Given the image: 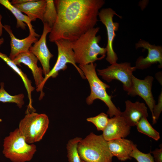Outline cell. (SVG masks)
<instances>
[{
  "label": "cell",
  "mask_w": 162,
  "mask_h": 162,
  "mask_svg": "<svg viewBox=\"0 0 162 162\" xmlns=\"http://www.w3.org/2000/svg\"><path fill=\"white\" fill-rule=\"evenodd\" d=\"M56 21L49 36V41L64 39L73 42L90 29L98 21L104 0H56Z\"/></svg>",
  "instance_id": "cell-1"
},
{
  "label": "cell",
  "mask_w": 162,
  "mask_h": 162,
  "mask_svg": "<svg viewBox=\"0 0 162 162\" xmlns=\"http://www.w3.org/2000/svg\"><path fill=\"white\" fill-rule=\"evenodd\" d=\"M99 29L98 27L93 28L72 42V47L76 63L80 65H86L105 57L106 49L99 45L101 37L96 36Z\"/></svg>",
  "instance_id": "cell-2"
},
{
  "label": "cell",
  "mask_w": 162,
  "mask_h": 162,
  "mask_svg": "<svg viewBox=\"0 0 162 162\" xmlns=\"http://www.w3.org/2000/svg\"><path fill=\"white\" fill-rule=\"evenodd\" d=\"M96 64L91 63L85 65H79V67L83 72L89 85L90 88V95L86 99V102L88 105L92 104L96 99H99L107 106V112L111 118L121 116V112L112 101V97L107 94L106 89L110 87L109 85L103 82L97 75L96 68Z\"/></svg>",
  "instance_id": "cell-3"
},
{
  "label": "cell",
  "mask_w": 162,
  "mask_h": 162,
  "mask_svg": "<svg viewBox=\"0 0 162 162\" xmlns=\"http://www.w3.org/2000/svg\"><path fill=\"white\" fill-rule=\"evenodd\" d=\"M77 149L81 159L86 162L112 161L113 156L102 135L91 133L79 142Z\"/></svg>",
  "instance_id": "cell-4"
},
{
  "label": "cell",
  "mask_w": 162,
  "mask_h": 162,
  "mask_svg": "<svg viewBox=\"0 0 162 162\" xmlns=\"http://www.w3.org/2000/svg\"><path fill=\"white\" fill-rule=\"evenodd\" d=\"M3 146L4 156L13 162L30 161L37 151L36 146L27 143L18 128L4 138Z\"/></svg>",
  "instance_id": "cell-5"
},
{
  "label": "cell",
  "mask_w": 162,
  "mask_h": 162,
  "mask_svg": "<svg viewBox=\"0 0 162 162\" xmlns=\"http://www.w3.org/2000/svg\"><path fill=\"white\" fill-rule=\"evenodd\" d=\"M49 118L45 114H38L35 112H26L20 121L18 128L29 144L40 141L48 128Z\"/></svg>",
  "instance_id": "cell-6"
},
{
  "label": "cell",
  "mask_w": 162,
  "mask_h": 162,
  "mask_svg": "<svg viewBox=\"0 0 162 162\" xmlns=\"http://www.w3.org/2000/svg\"><path fill=\"white\" fill-rule=\"evenodd\" d=\"M54 42L58 49L57 59L52 69L44 77L40 88V93L39 98V100H41L44 96L43 88L47 80L51 77L52 78L56 77L58 75L59 71L66 70L67 67V63H70L72 64L77 70L82 78L86 79L83 72L76 64L74 52L72 47V42L62 39L56 40Z\"/></svg>",
  "instance_id": "cell-7"
},
{
  "label": "cell",
  "mask_w": 162,
  "mask_h": 162,
  "mask_svg": "<svg viewBox=\"0 0 162 162\" xmlns=\"http://www.w3.org/2000/svg\"><path fill=\"white\" fill-rule=\"evenodd\" d=\"M135 67L131 66L130 63L116 62L111 64L107 68L97 69L98 74L107 82L117 80L123 84L124 90L128 92L132 86L133 73L136 70Z\"/></svg>",
  "instance_id": "cell-8"
},
{
  "label": "cell",
  "mask_w": 162,
  "mask_h": 162,
  "mask_svg": "<svg viewBox=\"0 0 162 162\" xmlns=\"http://www.w3.org/2000/svg\"><path fill=\"white\" fill-rule=\"evenodd\" d=\"M114 15L120 18L122 17L110 8L101 9L98 15L100 21L106 28L107 41L106 47L107 55L106 59L111 64L116 62L118 59L117 55L114 50L113 44L116 36L115 32L118 30L119 24L118 22H113V17Z\"/></svg>",
  "instance_id": "cell-9"
},
{
  "label": "cell",
  "mask_w": 162,
  "mask_h": 162,
  "mask_svg": "<svg viewBox=\"0 0 162 162\" xmlns=\"http://www.w3.org/2000/svg\"><path fill=\"white\" fill-rule=\"evenodd\" d=\"M43 32L40 39L30 48L29 51L33 54L42 66L43 74L46 75L50 71V60L53 55L48 49L46 43L47 34L51 32L52 28L46 23H43Z\"/></svg>",
  "instance_id": "cell-10"
},
{
  "label": "cell",
  "mask_w": 162,
  "mask_h": 162,
  "mask_svg": "<svg viewBox=\"0 0 162 162\" xmlns=\"http://www.w3.org/2000/svg\"><path fill=\"white\" fill-rule=\"evenodd\" d=\"M153 77L148 76L144 79L141 80L133 75L132 78V86L130 91L128 93L129 95L135 96L138 95L145 101L152 114L153 108L155 104L152 91Z\"/></svg>",
  "instance_id": "cell-11"
},
{
  "label": "cell",
  "mask_w": 162,
  "mask_h": 162,
  "mask_svg": "<svg viewBox=\"0 0 162 162\" xmlns=\"http://www.w3.org/2000/svg\"><path fill=\"white\" fill-rule=\"evenodd\" d=\"M136 49L143 48L148 51L146 57H139L136 59L135 66L136 69L143 70L150 67L152 64L159 63V67H162V47L150 44L143 40H140L135 44Z\"/></svg>",
  "instance_id": "cell-12"
},
{
  "label": "cell",
  "mask_w": 162,
  "mask_h": 162,
  "mask_svg": "<svg viewBox=\"0 0 162 162\" xmlns=\"http://www.w3.org/2000/svg\"><path fill=\"white\" fill-rule=\"evenodd\" d=\"M130 127L121 116H116L110 118L102 135L107 141L124 138L130 134Z\"/></svg>",
  "instance_id": "cell-13"
},
{
  "label": "cell",
  "mask_w": 162,
  "mask_h": 162,
  "mask_svg": "<svg viewBox=\"0 0 162 162\" xmlns=\"http://www.w3.org/2000/svg\"><path fill=\"white\" fill-rule=\"evenodd\" d=\"M12 61L17 65L21 66L20 64L23 63L31 70L36 85V90L40 92L44 77L42 69L37 65L38 60L36 56L29 51L24 52L19 54Z\"/></svg>",
  "instance_id": "cell-14"
},
{
  "label": "cell",
  "mask_w": 162,
  "mask_h": 162,
  "mask_svg": "<svg viewBox=\"0 0 162 162\" xmlns=\"http://www.w3.org/2000/svg\"><path fill=\"white\" fill-rule=\"evenodd\" d=\"M3 28L9 34L10 38V51L9 57L12 60L21 53L29 52L32 45L38 40L36 37L31 34L24 39H18L13 33L10 26L4 25Z\"/></svg>",
  "instance_id": "cell-15"
},
{
  "label": "cell",
  "mask_w": 162,
  "mask_h": 162,
  "mask_svg": "<svg viewBox=\"0 0 162 162\" xmlns=\"http://www.w3.org/2000/svg\"><path fill=\"white\" fill-rule=\"evenodd\" d=\"M125 104V109L121 116L130 127L136 126L142 118L148 116L147 108L144 103L128 100Z\"/></svg>",
  "instance_id": "cell-16"
},
{
  "label": "cell",
  "mask_w": 162,
  "mask_h": 162,
  "mask_svg": "<svg viewBox=\"0 0 162 162\" xmlns=\"http://www.w3.org/2000/svg\"><path fill=\"white\" fill-rule=\"evenodd\" d=\"M107 143L113 156L116 157L121 161L131 159L130 155L135 145L132 141L122 138L108 141Z\"/></svg>",
  "instance_id": "cell-17"
},
{
  "label": "cell",
  "mask_w": 162,
  "mask_h": 162,
  "mask_svg": "<svg viewBox=\"0 0 162 162\" xmlns=\"http://www.w3.org/2000/svg\"><path fill=\"white\" fill-rule=\"evenodd\" d=\"M46 0H30L25 3L13 5L22 12L25 13L31 21L37 19L43 21V16Z\"/></svg>",
  "instance_id": "cell-18"
},
{
  "label": "cell",
  "mask_w": 162,
  "mask_h": 162,
  "mask_svg": "<svg viewBox=\"0 0 162 162\" xmlns=\"http://www.w3.org/2000/svg\"><path fill=\"white\" fill-rule=\"evenodd\" d=\"M0 58L19 75L23 82L27 92L29 100V104L26 111H35L32 105V93L34 90L35 88L32 86L31 80L29 79L27 75L22 71L7 55L0 52Z\"/></svg>",
  "instance_id": "cell-19"
},
{
  "label": "cell",
  "mask_w": 162,
  "mask_h": 162,
  "mask_svg": "<svg viewBox=\"0 0 162 162\" xmlns=\"http://www.w3.org/2000/svg\"><path fill=\"white\" fill-rule=\"evenodd\" d=\"M0 4L10 11L13 14L16 20L17 28H20L25 30L26 25L28 27L29 34H32L36 37H39V35L37 34L33 28L31 21L28 16L23 14L22 12L16 8L8 0H0Z\"/></svg>",
  "instance_id": "cell-20"
},
{
  "label": "cell",
  "mask_w": 162,
  "mask_h": 162,
  "mask_svg": "<svg viewBox=\"0 0 162 162\" xmlns=\"http://www.w3.org/2000/svg\"><path fill=\"white\" fill-rule=\"evenodd\" d=\"M0 102L3 103H9L16 104L18 107L21 108L24 105V94L22 93L12 95L9 94L4 88V83H0Z\"/></svg>",
  "instance_id": "cell-21"
},
{
  "label": "cell",
  "mask_w": 162,
  "mask_h": 162,
  "mask_svg": "<svg viewBox=\"0 0 162 162\" xmlns=\"http://www.w3.org/2000/svg\"><path fill=\"white\" fill-rule=\"evenodd\" d=\"M57 13L53 0H46V5L43 16V23H47L52 28L57 17Z\"/></svg>",
  "instance_id": "cell-22"
},
{
  "label": "cell",
  "mask_w": 162,
  "mask_h": 162,
  "mask_svg": "<svg viewBox=\"0 0 162 162\" xmlns=\"http://www.w3.org/2000/svg\"><path fill=\"white\" fill-rule=\"evenodd\" d=\"M136 126L139 132L156 141H158L160 138L159 133L152 127L148 121L147 117L142 118Z\"/></svg>",
  "instance_id": "cell-23"
},
{
  "label": "cell",
  "mask_w": 162,
  "mask_h": 162,
  "mask_svg": "<svg viewBox=\"0 0 162 162\" xmlns=\"http://www.w3.org/2000/svg\"><path fill=\"white\" fill-rule=\"evenodd\" d=\"M82 138L76 137L70 140L66 145L67 157L69 162H81L77 149L78 144Z\"/></svg>",
  "instance_id": "cell-24"
},
{
  "label": "cell",
  "mask_w": 162,
  "mask_h": 162,
  "mask_svg": "<svg viewBox=\"0 0 162 162\" xmlns=\"http://www.w3.org/2000/svg\"><path fill=\"white\" fill-rule=\"evenodd\" d=\"M109 119L107 114L101 112L95 116L88 118L86 120L94 124L98 130L103 131L108 123Z\"/></svg>",
  "instance_id": "cell-25"
},
{
  "label": "cell",
  "mask_w": 162,
  "mask_h": 162,
  "mask_svg": "<svg viewBox=\"0 0 162 162\" xmlns=\"http://www.w3.org/2000/svg\"><path fill=\"white\" fill-rule=\"evenodd\" d=\"M130 156L135 158L137 162H155L150 153H145L141 152L138 149L136 144Z\"/></svg>",
  "instance_id": "cell-26"
},
{
  "label": "cell",
  "mask_w": 162,
  "mask_h": 162,
  "mask_svg": "<svg viewBox=\"0 0 162 162\" xmlns=\"http://www.w3.org/2000/svg\"><path fill=\"white\" fill-rule=\"evenodd\" d=\"M162 111V91L159 96L158 103L154 106L152 115L153 124H155L158 120Z\"/></svg>",
  "instance_id": "cell-27"
},
{
  "label": "cell",
  "mask_w": 162,
  "mask_h": 162,
  "mask_svg": "<svg viewBox=\"0 0 162 162\" xmlns=\"http://www.w3.org/2000/svg\"><path fill=\"white\" fill-rule=\"evenodd\" d=\"M153 154V158L155 162H162V148L160 146L159 148H156L154 151L151 152Z\"/></svg>",
  "instance_id": "cell-28"
},
{
  "label": "cell",
  "mask_w": 162,
  "mask_h": 162,
  "mask_svg": "<svg viewBox=\"0 0 162 162\" xmlns=\"http://www.w3.org/2000/svg\"><path fill=\"white\" fill-rule=\"evenodd\" d=\"M30 0H12L10 3L13 4H21L29 2Z\"/></svg>",
  "instance_id": "cell-29"
},
{
  "label": "cell",
  "mask_w": 162,
  "mask_h": 162,
  "mask_svg": "<svg viewBox=\"0 0 162 162\" xmlns=\"http://www.w3.org/2000/svg\"><path fill=\"white\" fill-rule=\"evenodd\" d=\"M2 18V16L0 14V36H1L2 35L3 32V26L1 22Z\"/></svg>",
  "instance_id": "cell-30"
},
{
  "label": "cell",
  "mask_w": 162,
  "mask_h": 162,
  "mask_svg": "<svg viewBox=\"0 0 162 162\" xmlns=\"http://www.w3.org/2000/svg\"><path fill=\"white\" fill-rule=\"evenodd\" d=\"M4 41V40L3 38H0V47L1 45L3 43Z\"/></svg>",
  "instance_id": "cell-31"
},
{
  "label": "cell",
  "mask_w": 162,
  "mask_h": 162,
  "mask_svg": "<svg viewBox=\"0 0 162 162\" xmlns=\"http://www.w3.org/2000/svg\"><path fill=\"white\" fill-rule=\"evenodd\" d=\"M81 162H85V161H83V160H81Z\"/></svg>",
  "instance_id": "cell-32"
}]
</instances>
